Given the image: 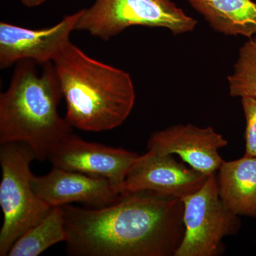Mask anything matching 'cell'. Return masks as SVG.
Wrapping results in <instances>:
<instances>
[{
    "instance_id": "obj_16",
    "label": "cell",
    "mask_w": 256,
    "mask_h": 256,
    "mask_svg": "<svg viewBox=\"0 0 256 256\" xmlns=\"http://www.w3.org/2000/svg\"><path fill=\"white\" fill-rule=\"evenodd\" d=\"M246 119V156L256 158V99L242 98Z\"/></svg>"
},
{
    "instance_id": "obj_9",
    "label": "cell",
    "mask_w": 256,
    "mask_h": 256,
    "mask_svg": "<svg viewBox=\"0 0 256 256\" xmlns=\"http://www.w3.org/2000/svg\"><path fill=\"white\" fill-rule=\"evenodd\" d=\"M208 176L178 162L173 154L148 150L128 174L121 195L151 192L182 200L200 190Z\"/></svg>"
},
{
    "instance_id": "obj_1",
    "label": "cell",
    "mask_w": 256,
    "mask_h": 256,
    "mask_svg": "<svg viewBox=\"0 0 256 256\" xmlns=\"http://www.w3.org/2000/svg\"><path fill=\"white\" fill-rule=\"evenodd\" d=\"M62 206L72 256H174L184 234L181 198L154 192L126 194L100 208Z\"/></svg>"
},
{
    "instance_id": "obj_4",
    "label": "cell",
    "mask_w": 256,
    "mask_h": 256,
    "mask_svg": "<svg viewBox=\"0 0 256 256\" xmlns=\"http://www.w3.org/2000/svg\"><path fill=\"white\" fill-rule=\"evenodd\" d=\"M34 160V153L24 143L0 146V206L4 216L0 230L1 256H8L15 242L41 222L52 208L32 188L34 175L30 166Z\"/></svg>"
},
{
    "instance_id": "obj_11",
    "label": "cell",
    "mask_w": 256,
    "mask_h": 256,
    "mask_svg": "<svg viewBox=\"0 0 256 256\" xmlns=\"http://www.w3.org/2000/svg\"><path fill=\"white\" fill-rule=\"evenodd\" d=\"M32 188L50 207L79 202L100 208L114 204L122 196L107 178L54 166L48 174L34 176Z\"/></svg>"
},
{
    "instance_id": "obj_2",
    "label": "cell",
    "mask_w": 256,
    "mask_h": 256,
    "mask_svg": "<svg viewBox=\"0 0 256 256\" xmlns=\"http://www.w3.org/2000/svg\"><path fill=\"white\" fill-rule=\"evenodd\" d=\"M63 98L53 62L15 64L9 88L0 95V144L24 143L44 162L73 128L58 111Z\"/></svg>"
},
{
    "instance_id": "obj_14",
    "label": "cell",
    "mask_w": 256,
    "mask_h": 256,
    "mask_svg": "<svg viewBox=\"0 0 256 256\" xmlns=\"http://www.w3.org/2000/svg\"><path fill=\"white\" fill-rule=\"evenodd\" d=\"M66 239L62 206H54L44 218L15 242L8 256H38Z\"/></svg>"
},
{
    "instance_id": "obj_3",
    "label": "cell",
    "mask_w": 256,
    "mask_h": 256,
    "mask_svg": "<svg viewBox=\"0 0 256 256\" xmlns=\"http://www.w3.org/2000/svg\"><path fill=\"white\" fill-rule=\"evenodd\" d=\"M53 63L72 128L104 132L129 117L136 94L128 72L94 60L70 42Z\"/></svg>"
},
{
    "instance_id": "obj_12",
    "label": "cell",
    "mask_w": 256,
    "mask_h": 256,
    "mask_svg": "<svg viewBox=\"0 0 256 256\" xmlns=\"http://www.w3.org/2000/svg\"><path fill=\"white\" fill-rule=\"evenodd\" d=\"M220 200L237 216L256 218V158L224 161L216 174Z\"/></svg>"
},
{
    "instance_id": "obj_15",
    "label": "cell",
    "mask_w": 256,
    "mask_h": 256,
    "mask_svg": "<svg viewBox=\"0 0 256 256\" xmlns=\"http://www.w3.org/2000/svg\"><path fill=\"white\" fill-rule=\"evenodd\" d=\"M228 82L232 97L256 99V36L248 38L240 47Z\"/></svg>"
},
{
    "instance_id": "obj_8",
    "label": "cell",
    "mask_w": 256,
    "mask_h": 256,
    "mask_svg": "<svg viewBox=\"0 0 256 256\" xmlns=\"http://www.w3.org/2000/svg\"><path fill=\"white\" fill-rule=\"evenodd\" d=\"M82 10L66 15L50 28H28L0 22V67L6 68L22 60L38 63L54 62L70 42V35L82 16Z\"/></svg>"
},
{
    "instance_id": "obj_7",
    "label": "cell",
    "mask_w": 256,
    "mask_h": 256,
    "mask_svg": "<svg viewBox=\"0 0 256 256\" xmlns=\"http://www.w3.org/2000/svg\"><path fill=\"white\" fill-rule=\"evenodd\" d=\"M141 156L126 150L87 142L70 133L50 152L54 168L108 180L121 194V188Z\"/></svg>"
},
{
    "instance_id": "obj_13",
    "label": "cell",
    "mask_w": 256,
    "mask_h": 256,
    "mask_svg": "<svg viewBox=\"0 0 256 256\" xmlns=\"http://www.w3.org/2000/svg\"><path fill=\"white\" fill-rule=\"evenodd\" d=\"M214 31L228 36H256V2L252 0H188Z\"/></svg>"
},
{
    "instance_id": "obj_5",
    "label": "cell",
    "mask_w": 256,
    "mask_h": 256,
    "mask_svg": "<svg viewBox=\"0 0 256 256\" xmlns=\"http://www.w3.org/2000/svg\"><path fill=\"white\" fill-rule=\"evenodd\" d=\"M197 23L172 0H96L82 10L76 31L108 42L130 26L164 28L180 35L194 31Z\"/></svg>"
},
{
    "instance_id": "obj_10",
    "label": "cell",
    "mask_w": 256,
    "mask_h": 256,
    "mask_svg": "<svg viewBox=\"0 0 256 256\" xmlns=\"http://www.w3.org/2000/svg\"><path fill=\"white\" fill-rule=\"evenodd\" d=\"M227 144L212 127L175 124L153 132L146 149L158 154H178L188 166L208 176L216 174L223 164L218 150Z\"/></svg>"
},
{
    "instance_id": "obj_6",
    "label": "cell",
    "mask_w": 256,
    "mask_h": 256,
    "mask_svg": "<svg viewBox=\"0 0 256 256\" xmlns=\"http://www.w3.org/2000/svg\"><path fill=\"white\" fill-rule=\"evenodd\" d=\"M182 201L184 234L174 256L223 254V239L238 234L240 220L220 200L216 174L210 175L200 190Z\"/></svg>"
},
{
    "instance_id": "obj_17",
    "label": "cell",
    "mask_w": 256,
    "mask_h": 256,
    "mask_svg": "<svg viewBox=\"0 0 256 256\" xmlns=\"http://www.w3.org/2000/svg\"><path fill=\"white\" fill-rule=\"evenodd\" d=\"M46 0H20L22 4L26 8H36L43 4Z\"/></svg>"
}]
</instances>
